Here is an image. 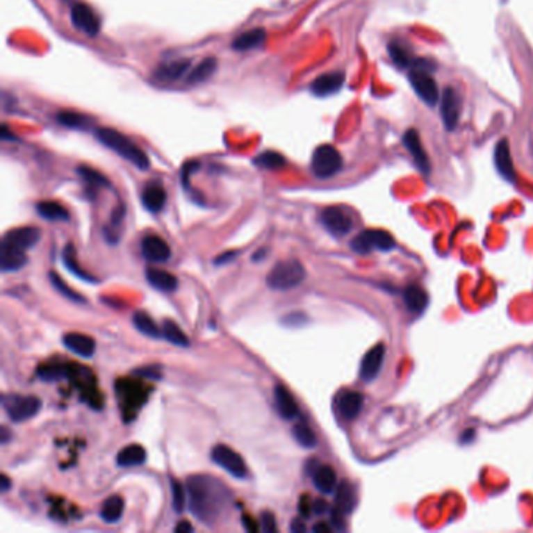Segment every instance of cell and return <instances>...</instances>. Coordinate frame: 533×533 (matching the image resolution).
Segmentation results:
<instances>
[{
  "label": "cell",
  "mask_w": 533,
  "mask_h": 533,
  "mask_svg": "<svg viewBox=\"0 0 533 533\" xmlns=\"http://www.w3.org/2000/svg\"><path fill=\"white\" fill-rule=\"evenodd\" d=\"M494 158H496V166L500 175L510 181L515 180L516 175H515V167H513L509 141L502 140L498 142L496 150H494Z\"/></svg>",
  "instance_id": "obj_22"
},
{
  "label": "cell",
  "mask_w": 533,
  "mask_h": 533,
  "mask_svg": "<svg viewBox=\"0 0 533 533\" xmlns=\"http://www.w3.org/2000/svg\"><path fill=\"white\" fill-rule=\"evenodd\" d=\"M117 396L124 410H136L146 402L147 390L136 382H119Z\"/></svg>",
  "instance_id": "obj_11"
},
{
  "label": "cell",
  "mask_w": 533,
  "mask_h": 533,
  "mask_svg": "<svg viewBox=\"0 0 533 533\" xmlns=\"http://www.w3.org/2000/svg\"><path fill=\"white\" fill-rule=\"evenodd\" d=\"M211 460L216 463L219 468H222L224 471H227L230 475H233L236 479H244L247 474L246 463L241 459V455L235 452L233 449L225 446V444H219L215 449L211 450Z\"/></svg>",
  "instance_id": "obj_8"
},
{
  "label": "cell",
  "mask_w": 533,
  "mask_h": 533,
  "mask_svg": "<svg viewBox=\"0 0 533 533\" xmlns=\"http://www.w3.org/2000/svg\"><path fill=\"white\" fill-rule=\"evenodd\" d=\"M390 55H391V58L394 60V63H396V65L400 67H413V65H415L416 60H418L411 55L409 47L399 41H393L390 44Z\"/></svg>",
  "instance_id": "obj_35"
},
{
  "label": "cell",
  "mask_w": 533,
  "mask_h": 533,
  "mask_svg": "<svg viewBox=\"0 0 533 533\" xmlns=\"http://www.w3.org/2000/svg\"><path fill=\"white\" fill-rule=\"evenodd\" d=\"M313 482H315V486L318 488V491L322 494L334 493L338 485L336 474L334 471V468L330 466H318L315 469V473H313Z\"/></svg>",
  "instance_id": "obj_27"
},
{
  "label": "cell",
  "mask_w": 533,
  "mask_h": 533,
  "mask_svg": "<svg viewBox=\"0 0 533 533\" xmlns=\"http://www.w3.org/2000/svg\"><path fill=\"white\" fill-rule=\"evenodd\" d=\"M41 238V230L36 227H19V229H13L10 231H6V235L3 236V241L13 244L19 249H31L35 244L40 241Z\"/></svg>",
  "instance_id": "obj_18"
},
{
  "label": "cell",
  "mask_w": 533,
  "mask_h": 533,
  "mask_svg": "<svg viewBox=\"0 0 533 533\" xmlns=\"http://www.w3.org/2000/svg\"><path fill=\"white\" fill-rule=\"evenodd\" d=\"M260 529L266 533H275L277 532V523H275V516L271 511H263L260 516Z\"/></svg>",
  "instance_id": "obj_45"
},
{
  "label": "cell",
  "mask_w": 533,
  "mask_h": 533,
  "mask_svg": "<svg viewBox=\"0 0 533 533\" xmlns=\"http://www.w3.org/2000/svg\"><path fill=\"white\" fill-rule=\"evenodd\" d=\"M188 505L194 516L206 525L221 521L230 509L231 493L221 480L211 475H192L188 479Z\"/></svg>",
  "instance_id": "obj_1"
},
{
  "label": "cell",
  "mask_w": 533,
  "mask_h": 533,
  "mask_svg": "<svg viewBox=\"0 0 533 533\" xmlns=\"http://www.w3.org/2000/svg\"><path fill=\"white\" fill-rule=\"evenodd\" d=\"M313 532H316V533H329L330 527L325 523H319V524L315 525V527H313Z\"/></svg>",
  "instance_id": "obj_53"
},
{
  "label": "cell",
  "mask_w": 533,
  "mask_h": 533,
  "mask_svg": "<svg viewBox=\"0 0 533 533\" xmlns=\"http://www.w3.org/2000/svg\"><path fill=\"white\" fill-rule=\"evenodd\" d=\"M36 211L42 219H46V221L50 222H65L69 219V213L65 206L60 205L58 202H54V200H44V202H40L36 205Z\"/></svg>",
  "instance_id": "obj_29"
},
{
  "label": "cell",
  "mask_w": 533,
  "mask_h": 533,
  "mask_svg": "<svg viewBox=\"0 0 533 533\" xmlns=\"http://www.w3.org/2000/svg\"><path fill=\"white\" fill-rule=\"evenodd\" d=\"M325 510H327V504H325V500L318 499L313 502V513H316V515H322V513H325Z\"/></svg>",
  "instance_id": "obj_48"
},
{
  "label": "cell",
  "mask_w": 533,
  "mask_h": 533,
  "mask_svg": "<svg viewBox=\"0 0 533 533\" xmlns=\"http://www.w3.org/2000/svg\"><path fill=\"white\" fill-rule=\"evenodd\" d=\"M274 402L275 410L285 421H293L294 418H297L299 409L296 400L284 385H277L274 388Z\"/></svg>",
  "instance_id": "obj_16"
},
{
  "label": "cell",
  "mask_w": 533,
  "mask_h": 533,
  "mask_svg": "<svg viewBox=\"0 0 533 533\" xmlns=\"http://www.w3.org/2000/svg\"><path fill=\"white\" fill-rule=\"evenodd\" d=\"M146 279L149 281V285L154 286L155 290H158V291L172 293V291L177 290V286H179L177 277L167 271H161V269L149 268L146 271Z\"/></svg>",
  "instance_id": "obj_23"
},
{
  "label": "cell",
  "mask_w": 533,
  "mask_h": 533,
  "mask_svg": "<svg viewBox=\"0 0 533 533\" xmlns=\"http://www.w3.org/2000/svg\"><path fill=\"white\" fill-rule=\"evenodd\" d=\"M97 140L111 150H115L117 155H121L122 158L130 161L131 165L136 166L141 171H146L150 166V161L147 155L142 152L141 147H138L136 144L130 140L129 136L122 135L121 131L113 130L108 127H100L96 130Z\"/></svg>",
  "instance_id": "obj_2"
},
{
  "label": "cell",
  "mask_w": 533,
  "mask_h": 533,
  "mask_svg": "<svg viewBox=\"0 0 533 533\" xmlns=\"http://www.w3.org/2000/svg\"><path fill=\"white\" fill-rule=\"evenodd\" d=\"M10 486H11V482H10V479L6 477V475H2V491H3V493H6V491L10 490Z\"/></svg>",
  "instance_id": "obj_54"
},
{
  "label": "cell",
  "mask_w": 533,
  "mask_h": 533,
  "mask_svg": "<svg viewBox=\"0 0 533 533\" xmlns=\"http://www.w3.org/2000/svg\"><path fill=\"white\" fill-rule=\"evenodd\" d=\"M385 344H377L374 346L369 352L365 355V359L361 360V366H360V377L365 382H372L374 379H377V375L380 374V369L384 366V360H385Z\"/></svg>",
  "instance_id": "obj_13"
},
{
  "label": "cell",
  "mask_w": 533,
  "mask_h": 533,
  "mask_svg": "<svg viewBox=\"0 0 533 533\" xmlns=\"http://www.w3.org/2000/svg\"><path fill=\"white\" fill-rule=\"evenodd\" d=\"M124 499L121 496H110L102 504V509H100V518L104 519L105 523H117L119 519L124 515Z\"/></svg>",
  "instance_id": "obj_31"
},
{
  "label": "cell",
  "mask_w": 533,
  "mask_h": 533,
  "mask_svg": "<svg viewBox=\"0 0 533 533\" xmlns=\"http://www.w3.org/2000/svg\"><path fill=\"white\" fill-rule=\"evenodd\" d=\"M291 532H293V533H302V532H305V525H304V523H300L299 519H296V521H294V523L291 524Z\"/></svg>",
  "instance_id": "obj_52"
},
{
  "label": "cell",
  "mask_w": 533,
  "mask_h": 533,
  "mask_svg": "<svg viewBox=\"0 0 533 533\" xmlns=\"http://www.w3.org/2000/svg\"><path fill=\"white\" fill-rule=\"evenodd\" d=\"M141 252L144 259L152 263H163L171 259V249L163 238L156 235H147L141 243Z\"/></svg>",
  "instance_id": "obj_14"
},
{
  "label": "cell",
  "mask_w": 533,
  "mask_h": 533,
  "mask_svg": "<svg viewBox=\"0 0 533 533\" xmlns=\"http://www.w3.org/2000/svg\"><path fill=\"white\" fill-rule=\"evenodd\" d=\"M146 449L140 444H130V446L124 448L121 452L117 454V465L122 468H131V466H140L146 461Z\"/></svg>",
  "instance_id": "obj_28"
},
{
  "label": "cell",
  "mask_w": 533,
  "mask_h": 533,
  "mask_svg": "<svg viewBox=\"0 0 533 533\" xmlns=\"http://www.w3.org/2000/svg\"><path fill=\"white\" fill-rule=\"evenodd\" d=\"M2 432H3V434H2V436H3V438H2V443L5 444V443H6V440H8V434H10V432H8V430H6L5 427L2 429Z\"/></svg>",
  "instance_id": "obj_56"
},
{
  "label": "cell",
  "mask_w": 533,
  "mask_h": 533,
  "mask_svg": "<svg viewBox=\"0 0 533 533\" xmlns=\"http://www.w3.org/2000/svg\"><path fill=\"white\" fill-rule=\"evenodd\" d=\"M404 144L407 146V149L410 150L413 158H415V163H416V166L419 167V171L427 174L430 171V161H429L427 154H425V150L423 147L421 138H419L418 131L415 129H410V130L405 131Z\"/></svg>",
  "instance_id": "obj_17"
},
{
  "label": "cell",
  "mask_w": 533,
  "mask_h": 533,
  "mask_svg": "<svg viewBox=\"0 0 533 533\" xmlns=\"http://www.w3.org/2000/svg\"><path fill=\"white\" fill-rule=\"evenodd\" d=\"M27 255L24 249H19L13 244L3 241L0 246V269L3 272H16L25 266Z\"/></svg>",
  "instance_id": "obj_15"
},
{
  "label": "cell",
  "mask_w": 533,
  "mask_h": 533,
  "mask_svg": "<svg viewBox=\"0 0 533 533\" xmlns=\"http://www.w3.org/2000/svg\"><path fill=\"white\" fill-rule=\"evenodd\" d=\"M432 65L429 61L416 60L410 71V83L413 90L421 97L425 104L435 105L438 102V85L436 80L432 77Z\"/></svg>",
  "instance_id": "obj_4"
},
{
  "label": "cell",
  "mask_w": 533,
  "mask_h": 533,
  "mask_svg": "<svg viewBox=\"0 0 533 533\" xmlns=\"http://www.w3.org/2000/svg\"><path fill=\"white\" fill-rule=\"evenodd\" d=\"M293 436H294V440L297 441L299 446H302L305 449H313L316 446L315 432L311 430L309 424H305L302 421L297 423L293 427Z\"/></svg>",
  "instance_id": "obj_38"
},
{
  "label": "cell",
  "mask_w": 533,
  "mask_h": 533,
  "mask_svg": "<svg viewBox=\"0 0 533 533\" xmlns=\"http://www.w3.org/2000/svg\"><path fill=\"white\" fill-rule=\"evenodd\" d=\"M394 246H396L394 238L384 230H365L360 235H356L350 243V247L360 255H366L372 250L388 252V250H393Z\"/></svg>",
  "instance_id": "obj_6"
},
{
  "label": "cell",
  "mask_w": 533,
  "mask_h": 533,
  "mask_svg": "<svg viewBox=\"0 0 533 533\" xmlns=\"http://www.w3.org/2000/svg\"><path fill=\"white\" fill-rule=\"evenodd\" d=\"M175 532L177 533H188V532H192V525L188 523V521H181L177 525H175Z\"/></svg>",
  "instance_id": "obj_50"
},
{
  "label": "cell",
  "mask_w": 533,
  "mask_h": 533,
  "mask_svg": "<svg viewBox=\"0 0 533 533\" xmlns=\"http://www.w3.org/2000/svg\"><path fill=\"white\" fill-rule=\"evenodd\" d=\"M63 261H65V266L71 271L74 275H77L79 279L90 281V284H96V279L91 277L90 274L83 272V269L79 266L77 263V254H75V249L72 247V244H67L66 249L63 250Z\"/></svg>",
  "instance_id": "obj_33"
},
{
  "label": "cell",
  "mask_w": 533,
  "mask_h": 533,
  "mask_svg": "<svg viewBox=\"0 0 533 533\" xmlns=\"http://www.w3.org/2000/svg\"><path fill=\"white\" fill-rule=\"evenodd\" d=\"M254 161L256 166L263 169H281L286 165L285 156L280 155L279 152H272V150L260 154Z\"/></svg>",
  "instance_id": "obj_42"
},
{
  "label": "cell",
  "mask_w": 533,
  "mask_h": 533,
  "mask_svg": "<svg viewBox=\"0 0 533 533\" xmlns=\"http://www.w3.org/2000/svg\"><path fill=\"white\" fill-rule=\"evenodd\" d=\"M133 324L142 335L150 336V338H160L161 336V331L158 330V327H156L154 319L150 318L147 313L136 311L133 315Z\"/></svg>",
  "instance_id": "obj_40"
},
{
  "label": "cell",
  "mask_w": 533,
  "mask_h": 533,
  "mask_svg": "<svg viewBox=\"0 0 533 533\" xmlns=\"http://www.w3.org/2000/svg\"><path fill=\"white\" fill-rule=\"evenodd\" d=\"M265 40H266V31L263 28H254V30L244 31V33H241L240 36H236L233 40V44H231V47L238 50V52H246V50L260 47L261 44L265 42Z\"/></svg>",
  "instance_id": "obj_26"
},
{
  "label": "cell",
  "mask_w": 533,
  "mask_h": 533,
  "mask_svg": "<svg viewBox=\"0 0 533 533\" xmlns=\"http://www.w3.org/2000/svg\"><path fill=\"white\" fill-rule=\"evenodd\" d=\"M404 299H405L407 306H409V310L415 313L423 311L429 304L427 293H425L421 286H415V285L407 288Z\"/></svg>",
  "instance_id": "obj_32"
},
{
  "label": "cell",
  "mask_w": 533,
  "mask_h": 533,
  "mask_svg": "<svg viewBox=\"0 0 533 533\" xmlns=\"http://www.w3.org/2000/svg\"><path fill=\"white\" fill-rule=\"evenodd\" d=\"M343 169V156L330 144L316 147L311 156V171L318 179H330Z\"/></svg>",
  "instance_id": "obj_5"
},
{
  "label": "cell",
  "mask_w": 533,
  "mask_h": 533,
  "mask_svg": "<svg viewBox=\"0 0 533 533\" xmlns=\"http://www.w3.org/2000/svg\"><path fill=\"white\" fill-rule=\"evenodd\" d=\"M355 504H356V498H355V491L352 485H350L349 482H343L336 490L334 511L341 516H346L349 515V513H352Z\"/></svg>",
  "instance_id": "obj_25"
},
{
  "label": "cell",
  "mask_w": 533,
  "mask_h": 533,
  "mask_svg": "<svg viewBox=\"0 0 533 533\" xmlns=\"http://www.w3.org/2000/svg\"><path fill=\"white\" fill-rule=\"evenodd\" d=\"M441 116L448 130H454L461 116V99L454 88L444 90L441 97Z\"/></svg>",
  "instance_id": "obj_12"
},
{
  "label": "cell",
  "mask_w": 533,
  "mask_h": 533,
  "mask_svg": "<svg viewBox=\"0 0 533 533\" xmlns=\"http://www.w3.org/2000/svg\"><path fill=\"white\" fill-rule=\"evenodd\" d=\"M363 404H365V399H363L360 393L347 391L338 400V411H340L341 418L346 419V421H352L361 413Z\"/></svg>",
  "instance_id": "obj_21"
},
{
  "label": "cell",
  "mask_w": 533,
  "mask_h": 533,
  "mask_svg": "<svg viewBox=\"0 0 533 533\" xmlns=\"http://www.w3.org/2000/svg\"><path fill=\"white\" fill-rule=\"evenodd\" d=\"M321 222L329 233L334 236H344L352 230V219L346 210L340 206H329L321 213Z\"/></svg>",
  "instance_id": "obj_10"
},
{
  "label": "cell",
  "mask_w": 533,
  "mask_h": 533,
  "mask_svg": "<svg viewBox=\"0 0 533 533\" xmlns=\"http://www.w3.org/2000/svg\"><path fill=\"white\" fill-rule=\"evenodd\" d=\"M190 60H177L172 63H166V65H161L158 69L155 71V77L163 81H172L180 79L188 69H190Z\"/></svg>",
  "instance_id": "obj_30"
},
{
  "label": "cell",
  "mask_w": 533,
  "mask_h": 533,
  "mask_svg": "<svg viewBox=\"0 0 533 533\" xmlns=\"http://www.w3.org/2000/svg\"><path fill=\"white\" fill-rule=\"evenodd\" d=\"M161 336L165 338V340H167L169 343H172V344H175V346H180V347H188V344H190L186 335L183 334V330H181L179 325L172 321L163 322Z\"/></svg>",
  "instance_id": "obj_36"
},
{
  "label": "cell",
  "mask_w": 533,
  "mask_h": 533,
  "mask_svg": "<svg viewBox=\"0 0 533 533\" xmlns=\"http://www.w3.org/2000/svg\"><path fill=\"white\" fill-rule=\"evenodd\" d=\"M305 277L306 272L302 263L297 260H284L279 261L268 274V285L272 290L288 291L302 285Z\"/></svg>",
  "instance_id": "obj_3"
},
{
  "label": "cell",
  "mask_w": 533,
  "mask_h": 533,
  "mask_svg": "<svg viewBox=\"0 0 533 533\" xmlns=\"http://www.w3.org/2000/svg\"><path fill=\"white\" fill-rule=\"evenodd\" d=\"M299 511L302 513V516H310V513L313 511V502L309 504V499H306V496H304L302 499H300L299 502Z\"/></svg>",
  "instance_id": "obj_47"
},
{
  "label": "cell",
  "mask_w": 533,
  "mask_h": 533,
  "mask_svg": "<svg viewBox=\"0 0 533 533\" xmlns=\"http://www.w3.org/2000/svg\"><path fill=\"white\" fill-rule=\"evenodd\" d=\"M71 21L75 28L90 36H96L100 31V21L90 5L77 2L71 6Z\"/></svg>",
  "instance_id": "obj_9"
},
{
  "label": "cell",
  "mask_w": 533,
  "mask_h": 533,
  "mask_svg": "<svg viewBox=\"0 0 533 533\" xmlns=\"http://www.w3.org/2000/svg\"><path fill=\"white\" fill-rule=\"evenodd\" d=\"M243 525H244V529H246V530L250 532V533H255V532L261 530V529H260V525L256 524L255 519H254V518H250V516H247V515H244V516H243Z\"/></svg>",
  "instance_id": "obj_46"
},
{
  "label": "cell",
  "mask_w": 533,
  "mask_h": 533,
  "mask_svg": "<svg viewBox=\"0 0 533 533\" xmlns=\"http://www.w3.org/2000/svg\"><path fill=\"white\" fill-rule=\"evenodd\" d=\"M216 58H205L204 61H200V65L194 67L191 74L188 75V83H202V81L211 77L213 72L216 71Z\"/></svg>",
  "instance_id": "obj_34"
},
{
  "label": "cell",
  "mask_w": 533,
  "mask_h": 533,
  "mask_svg": "<svg viewBox=\"0 0 533 533\" xmlns=\"http://www.w3.org/2000/svg\"><path fill=\"white\" fill-rule=\"evenodd\" d=\"M231 256H236V254L235 252H229V254H224L221 256H218L216 265H224V263L231 261V260H233V259H231Z\"/></svg>",
  "instance_id": "obj_51"
},
{
  "label": "cell",
  "mask_w": 533,
  "mask_h": 533,
  "mask_svg": "<svg viewBox=\"0 0 533 533\" xmlns=\"http://www.w3.org/2000/svg\"><path fill=\"white\" fill-rule=\"evenodd\" d=\"M265 256H266V250L260 249L259 252H256V254L254 255V260H255V261H261V260H265Z\"/></svg>",
  "instance_id": "obj_55"
},
{
  "label": "cell",
  "mask_w": 533,
  "mask_h": 533,
  "mask_svg": "<svg viewBox=\"0 0 533 533\" xmlns=\"http://www.w3.org/2000/svg\"><path fill=\"white\" fill-rule=\"evenodd\" d=\"M63 344L72 354L83 356V359H90L96 352V341L83 334H67L63 336Z\"/></svg>",
  "instance_id": "obj_19"
},
{
  "label": "cell",
  "mask_w": 533,
  "mask_h": 533,
  "mask_svg": "<svg viewBox=\"0 0 533 533\" xmlns=\"http://www.w3.org/2000/svg\"><path fill=\"white\" fill-rule=\"evenodd\" d=\"M344 83V74L343 72H327L319 75V77L311 83V91L316 94L319 97H325L330 96V94H335L336 91L341 90V86Z\"/></svg>",
  "instance_id": "obj_20"
},
{
  "label": "cell",
  "mask_w": 533,
  "mask_h": 533,
  "mask_svg": "<svg viewBox=\"0 0 533 533\" xmlns=\"http://www.w3.org/2000/svg\"><path fill=\"white\" fill-rule=\"evenodd\" d=\"M141 199H142V205L146 206L149 211L158 213L165 208L166 205V199H167L166 190L158 183H150L144 188Z\"/></svg>",
  "instance_id": "obj_24"
},
{
  "label": "cell",
  "mask_w": 533,
  "mask_h": 533,
  "mask_svg": "<svg viewBox=\"0 0 533 533\" xmlns=\"http://www.w3.org/2000/svg\"><path fill=\"white\" fill-rule=\"evenodd\" d=\"M79 174H80V177L85 180V183H88V186H91V188L110 186L108 180H106L102 174L94 171V169H91V167L81 166V167H79Z\"/></svg>",
  "instance_id": "obj_43"
},
{
  "label": "cell",
  "mask_w": 533,
  "mask_h": 533,
  "mask_svg": "<svg viewBox=\"0 0 533 533\" xmlns=\"http://www.w3.org/2000/svg\"><path fill=\"white\" fill-rule=\"evenodd\" d=\"M3 409L13 423H24L38 415L41 400L35 396H5Z\"/></svg>",
  "instance_id": "obj_7"
},
{
  "label": "cell",
  "mask_w": 533,
  "mask_h": 533,
  "mask_svg": "<svg viewBox=\"0 0 533 533\" xmlns=\"http://www.w3.org/2000/svg\"><path fill=\"white\" fill-rule=\"evenodd\" d=\"M49 280H50V284L54 285L55 290L61 294V296H65L66 299L72 300V302H77V304H85L86 302V300L81 297L79 293H75L74 290H71V288L66 285V281L63 280L55 271H50L49 272Z\"/></svg>",
  "instance_id": "obj_41"
},
{
  "label": "cell",
  "mask_w": 533,
  "mask_h": 533,
  "mask_svg": "<svg viewBox=\"0 0 533 533\" xmlns=\"http://www.w3.org/2000/svg\"><path fill=\"white\" fill-rule=\"evenodd\" d=\"M188 491V490H186ZM186 491L183 485L179 480H171V494H172V507L177 513H181L186 507Z\"/></svg>",
  "instance_id": "obj_44"
},
{
  "label": "cell",
  "mask_w": 533,
  "mask_h": 533,
  "mask_svg": "<svg viewBox=\"0 0 533 533\" xmlns=\"http://www.w3.org/2000/svg\"><path fill=\"white\" fill-rule=\"evenodd\" d=\"M56 121H58L61 125L69 129H88L91 124V119L81 115V113H75V111H61L56 116Z\"/></svg>",
  "instance_id": "obj_39"
},
{
  "label": "cell",
  "mask_w": 533,
  "mask_h": 533,
  "mask_svg": "<svg viewBox=\"0 0 533 533\" xmlns=\"http://www.w3.org/2000/svg\"><path fill=\"white\" fill-rule=\"evenodd\" d=\"M36 375L42 382H58L63 379H69V366L60 365V363H52V365L41 366L36 371Z\"/></svg>",
  "instance_id": "obj_37"
},
{
  "label": "cell",
  "mask_w": 533,
  "mask_h": 533,
  "mask_svg": "<svg viewBox=\"0 0 533 533\" xmlns=\"http://www.w3.org/2000/svg\"><path fill=\"white\" fill-rule=\"evenodd\" d=\"M138 374H140V375H144V377H150V379H160V372L158 371H156V372H154V369L152 368H147V369H138V371H136Z\"/></svg>",
  "instance_id": "obj_49"
}]
</instances>
